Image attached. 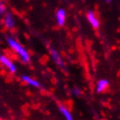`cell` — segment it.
Instances as JSON below:
<instances>
[{
	"label": "cell",
	"mask_w": 120,
	"mask_h": 120,
	"mask_svg": "<svg viewBox=\"0 0 120 120\" xmlns=\"http://www.w3.org/2000/svg\"><path fill=\"white\" fill-rule=\"evenodd\" d=\"M7 44L9 48L13 51L14 53L17 55V57L20 59V61L23 63H30L31 61V55H30L29 51L22 46L17 40H15L14 38L7 37Z\"/></svg>",
	"instance_id": "6da1fadb"
},
{
	"label": "cell",
	"mask_w": 120,
	"mask_h": 120,
	"mask_svg": "<svg viewBox=\"0 0 120 120\" xmlns=\"http://www.w3.org/2000/svg\"><path fill=\"white\" fill-rule=\"evenodd\" d=\"M0 64L3 66L9 73H15L17 68L14 62L6 55H0Z\"/></svg>",
	"instance_id": "7a4b0ae2"
},
{
	"label": "cell",
	"mask_w": 120,
	"mask_h": 120,
	"mask_svg": "<svg viewBox=\"0 0 120 120\" xmlns=\"http://www.w3.org/2000/svg\"><path fill=\"white\" fill-rule=\"evenodd\" d=\"M50 56L52 60L54 61L57 66L61 67V68H64L65 67V63H64V60L62 58L61 54H60L58 51L55 50V49H50Z\"/></svg>",
	"instance_id": "3957f363"
},
{
	"label": "cell",
	"mask_w": 120,
	"mask_h": 120,
	"mask_svg": "<svg viewBox=\"0 0 120 120\" xmlns=\"http://www.w3.org/2000/svg\"><path fill=\"white\" fill-rule=\"evenodd\" d=\"M66 10L63 8H58L55 12V19H56V23L58 26H63L66 22Z\"/></svg>",
	"instance_id": "277c9868"
},
{
	"label": "cell",
	"mask_w": 120,
	"mask_h": 120,
	"mask_svg": "<svg viewBox=\"0 0 120 120\" xmlns=\"http://www.w3.org/2000/svg\"><path fill=\"white\" fill-rule=\"evenodd\" d=\"M86 19H88L90 25L92 26V28H94L95 30L99 29V26H100V20H99L97 14L93 10L88 11V13H86Z\"/></svg>",
	"instance_id": "5b68a950"
},
{
	"label": "cell",
	"mask_w": 120,
	"mask_h": 120,
	"mask_svg": "<svg viewBox=\"0 0 120 120\" xmlns=\"http://www.w3.org/2000/svg\"><path fill=\"white\" fill-rule=\"evenodd\" d=\"M3 25L7 30H13L15 28V19L11 13H5V15L3 17Z\"/></svg>",
	"instance_id": "8992f818"
},
{
	"label": "cell",
	"mask_w": 120,
	"mask_h": 120,
	"mask_svg": "<svg viewBox=\"0 0 120 120\" xmlns=\"http://www.w3.org/2000/svg\"><path fill=\"white\" fill-rule=\"evenodd\" d=\"M22 80L25 83H26L28 86H32V88H36V89L41 88V83L39 82L37 79H35L34 77H32L30 75H22Z\"/></svg>",
	"instance_id": "52a82bcc"
},
{
	"label": "cell",
	"mask_w": 120,
	"mask_h": 120,
	"mask_svg": "<svg viewBox=\"0 0 120 120\" xmlns=\"http://www.w3.org/2000/svg\"><path fill=\"white\" fill-rule=\"evenodd\" d=\"M59 111L61 113V115L63 116L64 120H74L71 111L65 105H59Z\"/></svg>",
	"instance_id": "ba28073f"
},
{
	"label": "cell",
	"mask_w": 120,
	"mask_h": 120,
	"mask_svg": "<svg viewBox=\"0 0 120 120\" xmlns=\"http://www.w3.org/2000/svg\"><path fill=\"white\" fill-rule=\"evenodd\" d=\"M108 86H109V82H108L107 79H100L97 82V88H96V90H97L98 93H104L108 89Z\"/></svg>",
	"instance_id": "9c48e42d"
},
{
	"label": "cell",
	"mask_w": 120,
	"mask_h": 120,
	"mask_svg": "<svg viewBox=\"0 0 120 120\" xmlns=\"http://www.w3.org/2000/svg\"><path fill=\"white\" fill-rule=\"evenodd\" d=\"M80 94H82V92H80V90L79 88L72 89V95L73 96H75V97H79V96H80Z\"/></svg>",
	"instance_id": "30bf717a"
},
{
	"label": "cell",
	"mask_w": 120,
	"mask_h": 120,
	"mask_svg": "<svg viewBox=\"0 0 120 120\" xmlns=\"http://www.w3.org/2000/svg\"><path fill=\"white\" fill-rule=\"evenodd\" d=\"M5 10H6V7H5V5L2 3L1 1H0V15H1V14H3L5 12Z\"/></svg>",
	"instance_id": "8fae6325"
},
{
	"label": "cell",
	"mask_w": 120,
	"mask_h": 120,
	"mask_svg": "<svg viewBox=\"0 0 120 120\" xmlns=\"http://www.w3.org/2000/svg\"><path fill=\"white\" fill-rule=\"evenodd\" d=\"M105 1H106V2H108V3H109V2H111V0H105Z\"/></svg>",
	"instance_id": "7c38bea8"
}]
</instances>
